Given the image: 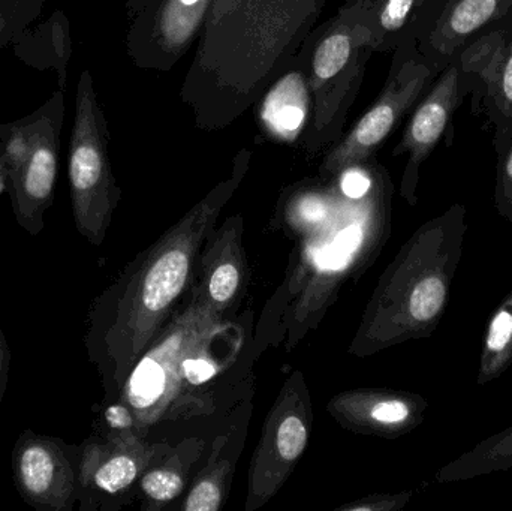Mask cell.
I'll return each instance as SVG.
<instances>
[{
    "instance_id": "cell-1",
    "label": "cell",
    "mask_w": 512,
    "mask_h": 511,
    "mask_svg": "<svg viewBox=\"0 0 512 511\" xmlns=\"http://www.w3.org/2000/svg\"><path fill=\"white\" fill-rule=\"evenodd\" d=\"M248 162L245 150L237 158L233 176L219 183L132 264L105 336L113 380L120 389L138 357L170 320L180 297L194 282L201 249L245 177Z\"/></svg>"
},
{
    "instance_id": "cell-2",
    "label": "cell",
    "mask_w": 512,
    "mask_h": 511,
    "mask_svg": "<svg viewBox=\"0 0 512 511\" xmlns=\"http://www.w3.org/2000/svg\"><path fill=\"white\" fill-rule=\"evenodd\" d=\"M463 204L421 225L381 279L372 309L375 348L429 338L441 323L468 234Z\"/></svg>"
},
{
    "instance_id": "cell-3",
    "label": "cell",
    "mask_w": 512,
    "mask_h": 511,
    "mask_svg": "<svg viewBox=\"0 0 512 511\" xmlns=\"http://www.w3.org/2000/svg\"><path fill=\"white\" fill-rule=\"evenodd\" d=\"M222 320L192 291L188 306L156 333L122 386L120 402L131 410L138 431L146 432L197 404L186 384L185 362L192 351L219 335Z\"/></svg>"
},
{
    "instance_id": "cell-4",
    "label": "cell",
    "mask_w": 512,
    "mask_h": 511,
    "mask_svg": "<svg viewBox=\"0 0 512 511\" xmlns=\"http://www.w3.org/2000/svg\"><path fill=\"white\" fill-rule=\"evenodd\" d=\"M63 117L65 99L57 90L35 113L0 125V164L11 185L12 209L32 236L44 228L53 204Z\"/></svg>"
},
{
    "instance_id": "cell-5",
    "label": "cell",
    "mask_w": 512,
    "mask_h": 511,
    "mask_svg": "<svg viewBox=\"0 0 512 511\" xmlns=\"http://www.w3.org/2000/svg\"><path fill=\"white\" fill-rule=\"evenodd\" d=\"M68 176L78 233L92 245L101 246L119 203L120 191L108 156L107 122L89 71L81 72L78 80Z\"/></svg>"
},
{
    "instance_id": "cell-6",
    "label": "cell",
    "mask_w": 512,
    "mask_h": 511,
    "mask_svg": "<svg viewBox=\"0 0 512 511\" xmlns=\"http://www.w3.org/2000/svg\"><path fill=\"white\" fill-rule=\"evenodd\" d=\"M487 53V36L472 42L454 54L447 66L439 72L429 92L414 108L402 141L393 155L408 153L405 173L400 185V194L409 206L418 203L417 188L420 182L421 165L432 155L439 141L450 135L453 140L454 114L466 96L480 95L481 69Z\"/></svg>"
},
{
    "instance_id": "cell-7",
    "label": "cell",
    "mask_w": 512,
    "mask_h": 511,
    "mask_svg": "<svg viewBox=\"0 0 512 511\" xmlns=\"http://www.w3.org/2000/svg\"><path fill=\"white\" fill-rule=\"evenodd\" d=\"M439 72L441 69L418 50L417 42L400 45L393 71L378 101L358 120L339 146L328 153L322 164V173H343L367 161L396 129L400 120L417 107Z\"/></svg>"
},
{
    "instance_id": "cell-8",
    "label": "cell",
    "mask_w": 512,
    "mask_h": 511,
    "mask_svg": "<svg viewBox=\"0 0 512 511\" xmlns=\"http://www.w3.org/2000/svg\"><path fill=\"white\" fill-rule=\"evenodd\" d=\"M310 408L306 389L289 381L268 414L249 471L246 510L264 506L282 488L309 441Z\"/></svg>"
},
{
    "instance_id": "cell-9",
    "label": "cell",
    "mask_w": 512,
    "mask_h": 511,
    "mask_svg": "<svg viewBox=\"0 0 512 511\" xmlns=\"http://www.w3.org/2000/svg\"><path fill=\"white\" fill-rule=\"evenodd\" d=\"M376 48L369 23L337 24L322 38L313 53L309 87L315 99V128L322 132L339 111L340 101L363 71L367 51Z\"/></svg>"
},
{
    "instance_id": "cell-10",
    "label": "cell",
    "mask_w": 512,
    "mask_h": 511,
    "mask_svg": "<svg viewBox=\"0 0 512 511\" xmlns=\"http://www.w3.org/2000/svg\"><path fill=\"white\" fill-rule=\"evenodd\" d=\"M15 485L21 498L38 509L65 511L75 497V473L53 438L24 434L12 456Z\"/></svg>"
},
{
    "instance_id": "cell-11",
    "label": "cell",
    "mask_w": 512,
    "mask_h": 511,
    "mask_svg": "<svg viewBox=\"0 0 512 511\" xmlns=\"http://www.w3.org/2000/svg\"><path fill=\"white\" fill-rule=\"evenodd\" d=\"M242 228L240 218L228 219L222 230L213 228L201 249L191 285L192 291L222 318L245 293L248 264Z\"/></svg>"
},
{
    "instance_id": "cell-12",
    "label": "cell",
    "mask_w": 512,
    "mask_h": 511,
    "mask_svg": "<svg viewBox=\"0 0 512 511\" xmlns=\"http://www.w3.org/2000/svg\"><path fill=\"white\" fill-rule=\"evenodd\" d=\"M512 29V0H453L418 50L439 69L472 42Z\"/></svg>"
},
{
    "instance_id": "cell-13",
    "label": "cell",
    "mask_w": 512,
    "mask_h": 511,
    "mask_svg": "<svg viewBox=\"0 0 512 511\" xmlns=\"http://www.w3.org/2000/svg\"><path fill=\"white\" fill-rule=\"evenodd\" d=\"M429 402L402 390H358L331 401L330 410L349 429L384 438H397L423 423Z\"/></svg>"
},
{
    "instance_id": "cell-14",
    "label": "cell",
    "mask_w": 512,
    "mask_h": 511,
    "mask_svg": "<svg viewBox=\"0 0 512 511\" xmlns=\"http://www.w3.org/2000/svg\"><path fill=\"white\" fill-rule=\"evenodd\" d=\"M156 453L155 447L144 444L137 432H117L107 443H93L84 450L81 483L104 494H120L143 476Z\"/></svg>"
},
{
    "instance_id": "cell-15",
    "label": "cell",
    "mask_w": 512,
    "mask_h": 511,
    "mask_svg": "<svg viewBox=\"0 0 512 511\" xmlns=\"http://www.w3.org/2000/svg\"><path fill=\"white\" fill-rule=\"evenodd\" d=\"M481 83L472 108L486 113L495 126L493 147L499 150L512 137V29L487 36Z\"/></svg>"
},
{
    "instance_id": "cell-16",
    "label": "cell",
    "mask_w": 512,
    "mask_h": 511,
    "mask_svg": "<svg viewBox=\"0 0 512 511\" xmlns=\"http://www.w3.org/2000/svg\"><path fill=\"white\" fill-rule=\"evenodd\" d=\"M210 6L212 0H162L153 18L152 38L164 56L174 60L188 48Z\"/></svg>"
},
{
    "instance_id": "cell-17",
    "label": "cell",
    "mask_w": 512,
    "mask_h": 511,
    "mask_svg": "<svg viewBox=\"0 0 512 511\" xmlns=\"http://www.w3.org/2000/svg\"><path fill=\"white\" fill-rule=\"evenodd\" d=\"M307 98V84L300 72L283 77L262 104V122L270 134L280 140H294L306 119Z\"/></svg>"
},
{
    "instance_id": "cell-18",
    "label": "cell",
    "mask_w": 512,
    "mask_h": 511,
    "mask_svg": "<svg viewBox=\"0 0 512 511\" xmlns=\"http://www.w3.org/2000/svg\"><path fill=\"white\" fill-rule=\"evenodd\" d=\"M512 470V426L480 441L436 474L439 483L466 482Z\"/></svg>"
},
{
    "instance_id": "cell-19",
    "label": "cell",
    "mask_w": 512,
    "mask_h": 511,
    "mask_svg": "<svg viewBox=\"0 0 512 511\" xmlns=\"http://www.w3.org/2000/svg\"><path fill=\"white\" fill-rule=\"evenodd\" d=\"M512 365V290L487 321L478 363V386L498 380Z\"/></svg>"
},
{
    "instance_id": "cell-20",
    "label": "cell",
    "mask_w": 512,
    "mask_h": 511,
    "mask_svg": "<svg viewBox=\"0 0 512 511\" xmlns=\"http://www.w3.org/2000/svg\"><path fill=\"white\" fill-rule=\"evenodd\" d=\"M231 465L218 462L207 467L198 476L183 503L185 511H218L221 510L225 498V480L230 477Z\"/></svg>"
},
{
    "instance_id": "cell-21",
    "label": "cell",
    "mask_w": 512,
    "mask_h": 511,
    "mask_svg": "<svg viewBox=\"0 0 512 511\" xmlns=\"http://www.w3.org/2000/svg\"><path fill=\"white\" fill-rule=\"evenodd\" d=\"M141 491L156 506L171 503L185 491L182 471L170 464L147 468L141 476Z\"/></svg>"
},
{
    "instance_id": "cell-22",
    "label": "cell",
    "mask_w": 512,
    "mask_h": 511,
    "mask_svg": "<svg viewBox=\"0 0 512 511\" xmlns=\"http://www.w3.org/2000/svg\"><path fill=\"white\" fill-rule=\"evenodd\" d=\"M495 207L496 212L505 221L512 224V137L504 147L496 150Z\"/></svg>"
},
{
    "instance_id": "cell-23",
    "label": "cell",
    "mask_w": 512,
    "mask_h": 511,
    "mask_svg": "<svg viewBox=\"0 0 512 511\" xmlns=\"http://www.w3.org/2000/svg\"><path fill=\"white\" fill-rule=\"evenodd\" d=\"M412 492H403L397 495H378L367 498L354 506L343 507V510L351 511H393L400 510L411 501Z\"/></svg>"
},
{
    "instance_id": "cell-24",
    "label": "cell",
    "mask_w": 512,
    "mask_h": 511,
    "mask_svg": "<svg viewBox=\"0 0 512 511\" xmlns=\"http://www.w3.org/2000/svg\"><path fill=\"white\" fill-rule=\"evenodd\" d=\"M343 173L345 174H343L342 179V191L346 197L352 198V200H360V198L369 194L373 183L364 171H361L360 168L355 170L354 167H351Z\"/></svg>"
},
{
    "instance_id": "cell-25",
    "label": "cell",
    "mask_w": 512,
    "mask_h": 511,
    "mask_svg": "<svg viewBox=\"0 0 512 511\" xmlns=\"http://www.w3.org/2000/svg\"><path fill=\"white\" fill-rule=\"evenodd\" d=\"M243 2L245 0H212L209 18H207V26H215L222 18L228 17V15L237 11Z\"/></svg>"
},
{
    "instance_id": "cell-26",
    "label": "cell",
    "mask_w": 512,
    "mask_h": 511,
    "mask_svg": "<svg viewBox=\"0 0 512 511\" xmlns=\"http://www.w3.org/2000/svg\"><path fill=\"white\" fill-rule=\"evenodd\" d=\"M9 360H11L9 348L6 345L2 329H0V402H2L3 393H5L6 383H8Z\"/></svg>"
},
{
    "instance_id": "cell-27",
    "label": "cell",
    "mask_w": 512,
    "mask_h": 511,
    "mask_svg": "<svg viewBox=\"0 0 512 511\" xmlns=\"http://www.w3.org/2000/svg\"><path fill=\"white\" fill-rule=\"evenodd\" d=\"M300 209L303 210L301 215L309 216V219H312V221L322 218L325 213L324 204H322V201H319L318 198H316V200H313V198L304 200L303 203L300 204Z\"/></svg>"
},
{
    "instance_id": "cell-28",
    "label": "cell",
    "mask_w": 512,
    "mask_h": 511,
    "mask_svg": "<svg viewBox=\"0 0 512 511\" xmlns=\"http://www.w3.org/2000/svg\"><path fill=\"white\" fill-rule=\"evenodd\" d=\"M6 21L5 17H3V8H2V0H0V35H2V30L5 29Z\"/></svg>"
}]
</instances>
